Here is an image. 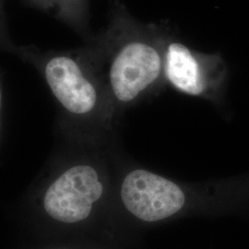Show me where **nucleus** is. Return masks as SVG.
Masks as SVG:
<instances>
[{"mask_svg": "<svg viewBox=\"0 0 249 249\" xmlns=\"http://www.w3.org/2000/svg\"><path fill=\"white\" fill-rule=\"evenodd\" d=\"M164 68L160 52L148 43L134 41L122 47L114 58L109 80L119 102L129 103L159 80Z\"/></svg>", "mask_w": 249, "mask_h": 249, "instance_id": "nucleus-4", "label": "nucleus"}, {"mask_svg": "<svg viewBox=\"0 0 249 249\" xmlns=\"http://www.w3.org/2000/svg\"><path fill=\"white\" fill-rule=\"evenodd\" d=\"M104 193L97 170L77 164L64 171L45 191L43 205L46 214L59 223H80L89 217Z\"/></svg>", "mask_w": 249, "mask_h": 249, "instance_id": "nucleus-2", "label": "nucleus"}, {"mask_svg": "<svg viewBox=\"0 0 249 249\" xmlns=\"http://www.w3.org/2000/svg\"><path fill=\"white\" fill-rule=\"evenodd\" d=\"M170 84L192 96L219 101L227 81V68L220 54H199L181 43H170L164 57Z\"/></svg>", "mask_w": 249, "mask_h": 249, "instance_id": "nucleus-1", "label": "nucleus"}, {"mask_svg": "<svg viewBox=\"0 0 249 249\" xmlns=\"http://www.w3.org/2000/svg\"><path fill=\"white\" fill-rule=\"evenodd\" d=\"M45 76L54 97L70 113L86 115L96 106V89L71 57H52L45 64Z\"/></svg>", "mask_w": 249, "mask_h": 249, "instance_id": "nucleus-5", "label": "nucleus"}, {"mask_svg": "<svg viewBox=\"0 0 249 249\" xmlns=\"http://www.w3.org/2000/svg\"><path fill=\"white\" fill-rule=\"evenodd\" d=\"M120 194L124 208L147 223L168 219L186 203V195L177 183L144 169L133 170L124 177Z\"/></svg>", "mask_w": 249, "mask_h": 249, "instance_id": "nucleus-3", "label": "nucleus"}]
</instances>
